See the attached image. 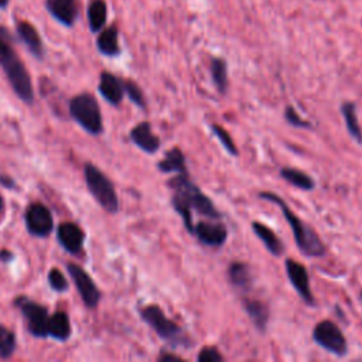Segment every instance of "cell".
I'll list each match as a JSON object with an SVG mask.
<instances>
[{
    "mask_svg": "<svg viewBox=\"0 0 362 362\" xmlns=\"http://www.w3.org/2000/svg\"><path fill=\"white\" fill-rule=\"evenodd\" d=\"M171 189V205L181 216L185 229L192 233L194 212L209 219H222V212L215 206L214 201L202 192V189L191 180L188 171L180 173L167 181Z\"/></svg>",
    "mask_w": 362,
    "mask_h": 362,
    "instance_id": "cell-1",
    "label": "cell"
},
{
    "mask_svg": "<svg viewBox=\"0 0 362 362\" xmlns=\"http://www.w3.org/2000/svg\"><path fill=\"white\" fill-rule=\"evenodd\" d=\"M0 66L16 95L25 103L34 100L30 74L14 47V37L6 25L0 24Z\"/></svg>",
    "mask_w": 362,
    "mask_h": 362,
    "instance_id": "cell-2",
    "label": "cell"
},
{
    "mask_svg": "<svg viewBox=\"0 0 362 362\" xmlns=\"http://www.w3.org/2000/svg\"><path fill=\"white\" fill-rule=\"evenodd\" d=\"M257 197L262 199L270 201L280 208L284 219L287 221L288 226L291 228L294 242H296L298 250L304 256L321 257L325 255V245L320 239L318 233L310 225H307L301 218H298L281 197H279L277 194L270 192V191H262V192H259Z\"/></svg>",
    "mask_w": 362,
    "mask_h": 362,
    "instance_id": "cell-3",
    "label": "cell"
},
{
    "mask_svg": "<svg viewBox=\"0 0 362 362\" xmlns=\"http://www.w3.org/2000/svg\"><path fill=\"white\" fill-rule=\"evenodd\" d=\"M141 320L148 324L154 332L171 348H189L192 346L191 337L178 325L170 320L157 304H148L140 310Z\"/></svg>",
    "mask_w": 362,
    "mask_h": 362,
    "instance_id": "cell-4",
    "label": "cell"
},
{
    "mask_svg": "<svg viewBox=\"0 0 362 362\" xmlns=\"http://www.w3.org/2000/svg\"><path fill=\"white\" fill-rule=\"evenodd\" d=\"M69 115L88 133L100 134L103 132L102 113L93 95L81 93L74 96L69 100Z\"/></svg>",
    "mask_w": 362,
    "mask_h": 362,
    "instance_id": "cell-5",
    "label": "cell"
},
{
    "mask_svg": "<svg viewBox=\"0 0 362 362\" xmlns=\"http://www.w3.org/2000/svg\"><path fill=\"white\" fill-rule=\"evenodd\" d=\"M85 180L89 192L98 201V204L110 214L117 212L119 199L112 181L93 164H85Z\"/></svg>",
    "mask_w": 362,
    "mask_h": 362,
    "instance_id": "cell-6",
    "label": "cell"
},
{
    "mask_svg": "<svg viewBox=\"0 0 362 362\" xmlns=\"http://www.w3.org/2000/svg\"><path fill=\"white\" fill-rule=\"evenodd\" d=\"M313 341L322 349L339 358L345 356L348 352V342L345 335L342 334L341 328H338V325L331 320H322L315 324L313 329Z\"/></svg>",
    "mask_w": 362,
    "mask_h": 362,
    "instance_id": "cell-7",
    "label": "cell"
},
{
    "mask_svg": "<svg viewBox=\"0 0 362 362\" xmlns=\"http://www.w3.org/2000/svg\"><path fill=\"white\" fill-rule=\"evenodd\" d=\"M16 305L20 308V311L25 317L28 331L38 338H45L48 335V331H47L48 311H47V308L25 298V297H18L16 300Z\"/></svg>",
    "mask_w": 362,
    "mask_h": 362,
    "instance_id": "cell-8",
    "label": "cell"
},
{
    "mask_svg": "<svg viewBox=\"0 0 362 362\" xmlns=\"http://www.w3.org/2000/svg\"><path fill=\"white\" fill-rule=\"evenodd\" d=\"M192 235L206 247H222L228 239V229L221 219H202L194 225Z\"/></svg>",
    "mask_w": 362,
    "mask_h": 362,
    "instance_id": "cell-9",
    "label": "cell"
},
{
    "mask_svg": "<svg viewBox=\"0 0 362 362\" xmlns=\"http://www.w3.org/2000/svg\"><path fill=\"white\" fill-rule=\"evenodd\" d=\"M284 267H286V273H287V277H288L293 288L297 291V294L301 297V300L307 305L314 307L315 300H314V296H313V291L310 287V276H308L305 266L291 257H287L284 262Z\"/></svg>",
    "mask_w": 362,
    "mask_h": 362,
    "instance_id": "cell-10",
    "label": "cell"
},
{
    "mask_svg": "<svg viewBox=\"0 0 362 362\" xmlns=\"http://www.w3.org/2000/svg\"><path fill=\"white\" fill-rule=\"evenodd\" d=\"M66 270H68L69 276L72 277V280H74L83 303L86 304V307L95 308L98 305L99 300H100V291L95 286L90 276L81 266L74 264V263H68Z\"/></svg>",
    "mask_w": 362,
    "mask_h": 362,
    "instance_id": "cell-11",
    "label": "cell"
},
{
    "mask_svg": "<svg viewBox=\"0 0 362 362\" xmlns=\"http://www.w3.org/2000/svg\"><path fill=\"white\" fill-rule=\"evenodd\" d=\"M25 225L31 235L45 238L54 228V221L49 209L42 204H31L25 211Z\"/></svg>",
    "mask_w": 362,
    "mask_h": 362,
    "instance_id": "cell-12",
    "label": "cell"
},
{
    "mask_svg": "<svg viewBox=\"0 0 362 362\" xmlns=\"http://www.w3.org/2000/svg\"><path fill=\"white\" fill-rule=\"evenodd\" d=\"M45 8L64 27H72L79 16L78 0H45Z\"/></svg>",
    "mask_w": 362,
    "mask_h": 362,
    "instance_id": "cell-13",
    "label": "cell"
},
{
    "mask_svg": "<svg viewBox=\"0 0 362 362\" xmlns=\"http://www.w3.org/2000/svg\"><path fill=\"white\" fill-rule=\"evenodd\" d=\"M130 140L144 153L154 154L158 151L161 146V140L151 130V124L148 122H140L130 130Z\"/></svg>",
    "mask_w": 362,
    "mask_h": 362,
    "instance_id": "cell-14",
    "label": "cell"
},
{
    "mask_svg": "<svg viewBox=\"0 0 362 362\" xmlns=\"http://www.w3.org/2000/svg\"><path fill=\"white\" fill-rule=\"evenodd\" d=\"M16 33L18 40L25 45V48L30 51L31 55H34L38 59L44 57V45H42L41 35L30 21L20 20L16 24Z\"/></svg>",
    "mask_w": 362,
    "mask_h": 362,
    "instance_id": "cell-15",
    "label": "cell"
},
{
    "mask_svg": "<svg viewBox=\"0 0 362 362\" xmlns=\"http://www.w3.org/2000/svg\"><path fill=\"white\" fill-rule=\"evenodd\" d=\"M57 236L62 247L72 255L81 250L85 240L83 230L74 222H62L57 229Z\"/></svg>",
    "mask_w": 362,
    "mask_h": 362,
    "instance_id": "cell-16",
    "label": "cell"
},
{
    "mask_svg": "<svg viewBox=\"0 0 362 362\" xmlns=\"http://www.w3.org/2000/svg\"><path fill=\"white\" fill-rule=\"evenodd\" d=\"M98 90L100 92V95L110 103L117 106L123 96H124V86H123V79L117 78L116 75H113L112 72L103 71L100 74L99 78V85H98Z\"/></svg>",
    "mask_w": 362,
    "mask_h": 362,
    "instance_id": "cell-17",
    "label": "cell"
},
{
    "mask_svg": "<svg viewBox=\"0 0 362 362\" xmlns=\"http://www.w3.org/2000/svg\"><path fill=\"white\" fill-rule=\"evenodd\" d=\"M250 226H252V230L255 232V235L259 238V240L263 243V246L272 256L279 257L284 253V243L274 233L273 229H270L267 225H264L259 221H253L250 223Z\"/></svg>",
    "mask_w": 362,
    "mask_h": 362,
    "instance_id": "cell-18",
    "label": "cell"
},
{
    "mask_svg": "<svg viewBox=\"0 0 362 362\" xmlns=\"http://www.w3.org/2000/svg\"><path fill=\"white\" fill-rule=\"evenodd\" d=\"M96 48L102 55H106V57H117L120 54L119 30L116 25L103 27L98 33Z\"/></svg>",
    "mask_w": 362,
    "mask_h": 362,
    "instance_id": "cell-19",
    "label": "cell"
},
{
    "mask_svg": "<svg viewBox=\"0 0 362 362\" xmlns=\"http://www.w3.org/2000/svg\"><path fill=\"white\" fill-rule=\"evenodd\" d=\"M243 308L247 313L253 325L260 332H264L267 329V324H269V318H270L269 305L266 303L260 301V300H256V298H245L243 300Z\"/></svg>",
    "mask_w": 362,
    "mask_h": 362,
    "instance_id": "cell-20",
    "label": "cell"
},
{
    "mask_svg": "<svg viewBox=\"0 0 362 362\" xmlns=\"http://www.w3.org/2000/svg\"><path fill=\"white\" fill-rule=\"evenodd\" d=\"M228 279L229 283L239 291H249L253 284V276L250 269L243 262H230L228 266Z\"/></svg>",
    "mask_w": 362,
    "mask_h": 362,
    "instance_id": "cell-21",
    "label": "cell"
},
{
    "mask_svg": "<svg viewBox=\"0 0 362 362\" xmlns=\"http://www.w3.org/2000/svg\"><path fill=\"white\" fill-rule=\"evenodd\" d=\"M157 168L161 173H187V158L180 147H173L165 151L164 157L157 163Z\"/></svg>",
    "mask_w": 362,
    "mask_h": 362,
    "instance_id": "cell-22",
    "label": "cell"
},
{
    "mask_svg": "<svg viewBox=\"0 0 362 362\" xmlns=\"http://www.w3.org/2000/svg\"><path fill=\"white\" fill-rule=\"evenodd\" d=\"M88 25L92 33H99L107 21V4L105 0H89L86 7Z\"/></svg>",
    "mask_w": 362,
    "mask_h": 362,
    "instance_id": "cell-23",
    "label": "cell"
},
{
    "mask_svg": "<svg viewBox=\"0 0 362 362\" xmlns=\"http://www.w3.org/2000/svg\"><path fill=\"white\" fill-rule=\"evenodd\" d=\"M280 177L288 182L290 185L300 188L303 191H311L315 188V181L311 175H308L307 173L294 168V167H281L279 171Z\"/></svg>",
    "mask_w": 362,
    "mask_h": 362,
    "instance_id": "cell-24",
    "label": "cell"
},
{
    "mask_svg": "<svg viewBox=\"0 0 362 362\" xmlns=\"http://www.w3.org/2000/svg\"><path fill=\"white\" fill-rule=\"evenodd\" d=\"M48 335L58 339L65 341L71 337V322L68 315L64 311H57L51 317H48L47 325Z\"/></svg>",
    "mask_w": 362,
    "mask_h": 362,
    "instance_id": "cell-25",
    "label": "cell"
},
{
    "mask_svg": "<svg viewBox=\"0 0 362 362\" xmlns=\"http://www.w3.org/2000/svg\"><path fill=\"white\" fill-rule=\"evenodd\" d=\"M341 113L344 116L345 127L349 133V136L359 144H362V129L359 126L358 115H356V106L352 102H344L341 105Z\"/></svg>",
    "mask_w": 362,
    "mask_h": 362,
    "instance_id": "cell-26",
    "label": "cell"
},
{
    "mask_svg": "<svg viewBox=\"0 0 362 362\" xmlns=\"http://www.w3.org/2000/svg\"><path fill=\"white\" fill-rule=\"evenodd\" d=\"M209 72H211L212 83L215 85L216 90L223 95L228 90V85H229V82H228V65H226V61L223 58H219V57L211 58Z\"/></svg>",
    "mask_w": 362,
    "mask_h": 362,
    "instance_id": "cell-27",
    "label": "cell"
},
{
    "mask_svg": "<svg viewBox=\"0 0 362 362\" xmlns=\"http://www.w3.org/2000/svg\"><path fill=\"white\" fill-rule=\"evenodd\" d=\"M211 130L212 133L216 136V139L221 141V144L223 146V148L230 154V156H238L239 151H238V147L232 139V136L218 123H211Z\"/></svg>",
    "mask_w": 362,
    "mask_h": 362,
    "instance_id": "cell-28",
    "label": "cell"
},
{
    "mask_svg": "<svg viewBox=\"0 0 362 362\" xmlns=\"http://www.w3.org/2000/svg\"><path fill=\"white\" fill-rule=\"evenodd\" d=\"M16 348L14 332L0 324V356L8 358L13 355Z\"/></svg>",
    "mask_w": 362,
    "mask_h": 362,
    "instance_id": "cell-29",
    "label": "cell"
},
{
    "mask_svg": "<svg viewBox=\"0 0 362 362\" xmlns=\"http://www.w3.org/2000/svg\"><path fill=\"white\" fill-rule=\"evenodd\" d=\"M123 86H124V93L130 98V100L136 106H139L140 109H144L146 107V98H144V93H143L141 88L136 82H133L132 79H124Z\"/></svg>",
    "mask_w": 362,
    "mask_h": 362,
    "instance_id": "cell-30",
    "label": "cell"
},
{
    "mask_svg": "<svg viewBox=\"0 0 362 362\" xmlns=\"http://www.w3.org/2000/svg\"><path fill=\"white\" fill-rule=\"evenodd\" d=\"M284 119H286V122L290 126L300 127V129H313V124L308 120L303 119L291 105L286 106V109H284Z\"/></svg>",
    "mask_w": 362,
    "mask_h": 362,
    "instance_id": "cell-31",
    "label": "cell"
},
{
    "mask_svg": "<svg viewBox=\"0 0 362 362\" xmlns=\"http://www.w3.org/2000/svg\"><path fill=\"white\" fill-rule=\"evenodd\" d=\"M48 283L55 291H65L68 288V281L59 269H51L48 273Z\"/></svg>",
    "mask_w": 362,
    "mask_h": 362,
    "instance_id": "cell-32",
    "label": "cell"
},
{
    "mask_svg": "<svg viewBox=\"0 0 362 362\" xmlns=\"http://www.w3.org/2000/svg\"><path fill=\"white\" fill-rule=\"evenodd\" d=\"M198 362H222L223 356L222 354L212 345L201 348V351L197 355Z\"/></svg>",
    "mask_w": 362,
    "mask_h": 362,
    "instance_id": "cell-33",
    "label": "cell"
},
{
    "mask_svg": "<svg viewBox=\"0 0 362 362\" xmlns=\"http://www.w3.org/2000/svg\"><path fill=\"white\" fill-rule=\"evenodd\" d=\"M158 361L161 362H168V361H177V362H182L184 359L175 354H170V352H163L160 356H158Z\"/></svg>",
    "mask_w": 362,
    "mask_h": 362,
    "instance_id": "cell-34",
    "label": "cell"
},
{
    "mask_svg": "<svg viewBox=\"0 0 362 362\" xmlns=\"http://www.w3.org/2000/svg\"><path fill=\"white\" fill-rule=\"evenodd\" d=\"M11 257H13V255L8 252V250H1L0 252V260H3V262H8V260H11Z\"/></svg>",
    "mask_w": 362,
    "mask_h": 362,
    "instance_id": "cell-35",
    "label": "cell"
},
{
    "mask_svg": "<svg viewBox=\"0 0 362 362\" xmlns=\"http://www.w3.org/2000/svg\"><path fill=\"white\" fill-rule=\"evenodd\" d=\"M0 184H3V185H6V187H13L14 184H13V180H10V178H6V177H0Z\"/></svg>",
    "mask_w": 362,
    "mask_h": 362,
    "instance_id": "cell-36",
    "label": "cell"
},
{
    "mask_svg": "<svg viewBox=\"0 0 362 362\" xmlns=\"http://www.w3.org/2000/svg\"><path fill=\"white\" fill-rule=\"evenodd\" d=\"M8 3H10V0H0V10H4V8H7Z\"/></svg>",
    "mask_w": 362,
    "mask_h": 362,
    "instance_id": "cell-37",
    "label": "cell"
},
{
    "mask_svg": "<svg viewBox=\"0 0 362 362\" xmlns=\"http://www.w3.org/2000/svg\"><path fill=\"white\" fill-rule=\"evenodd\" d=\"M1 206H3V198L0 197V209H1Z\"/></svg>",
    "mask_w": 362,
    "mask_h": 362,
    "instance_id": "cell-38",
    "label": "cell"
},
{
    "mask_svg": "<svg viewBox=\"0 0 362 362\" xmlns=\"http://www.w3.org/2000/svg\"><path fill=\"white\" fill-rule=\"evenodd\" d=\"M359 297H361V300H362V290H361V293H359Z\"/></svg>",
    "mask_w": 362,
    "mask_h": 362,
    "instance_id": "cell-39",
    "label": "cell"
}]
</instances>
